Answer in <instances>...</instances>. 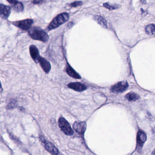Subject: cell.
Masks as SVG:
<instances>
[{"instance_id": "obj_1", "label": "cell", "mask_w": 155, "mask_h": 155, "mask_svg": "<svg viewBox=\"0 0 155 155\" xmlns=\"http://www.w3.org/2000/svg\"><path fill=\"white\" fill-rule=\"evenodd\" d=\"M28 34L32 39L42 42H47L49 40V35L42 28L33 27L28 30Z\"/></svg>"}, {"instance_id": "obj_2", "label": "cell", "mask_w": 155, "mask_h": 155, "mask_svg": "<svg viewBox=\"0 0 155 155\" xmlns=\"http://www.w3.org/2000/svg\"><path fill=\"white\" fill-rule=\"evenodd\" d=\"M69 14L67 13H62L58 15L50 23L48 26V30L51 31L57 28L67 21L69 19Z\"/></svg>"}, {"instance_id": "obj_3", "label": "cell", "mask_w": 155, "mask_h": 155, "mask_svg": "<svg viewBox=\"0 0 155 155\" xmlns=\"http://www.w3.org/2000/svg\"><path fill=\"white\" fill-rule=\"evenodd\" d=\"M58 125L62 131L66 135L72 136L73 134V131L65 118L60 117L58 120Z\"/></svg>"}, {"instance_id": "obj_4", "label": "cell", "mask_w": 155, "mask_h": 155, "mask_svg": "<svg viewBox=\"0 0 155 155\" xmlns=\"http://www.w3.org/2000/svg\"><path fill=\"white\" fill-rule=\"evenodd\" d=\"M147 139V136L146 134L143 130H139L136 138V149L139 152H141Z\"/></svg>"}, {"instance_id": "obj_5", "label": "cell", "mask_w": 155, "mask_h": 155, "mask_svg": "<svg viewBox=\"0 0 155 155\" xmlns=\"http://www.w3.org/2000/svg\"><path fill=\"white\" fill-rule=\"evenodd\" d=\"M33 23V21L32 20L30 19L14 21L12 23L15 26L25 31H28L32 27Z\"/></svg>"}, {"instance_id": "obj_6", "label": "cell", "mask_w": 155, "mask_h": 155, "mask_svg": "<svg viewBox=\"0 0 155 155\" xmlns=\"http://www.w3.org/2000/svg\"><path fill=\"white\" fill-rule=\"evenodd\" d=\"M128 84L127 81H124L118 82L111 87V91L113 93H123L127 89Z\"/></svg>"}, {"instance_id": "obj_7", "label": "cell", "mask_w": 155, "mask_h": 155, "mask_svg": "<svg viewBox=\"0 0 155 155\" xmlns=\"http://www.w3.org/2000/svg\"><path fill=\"white\" fill-rule=\"evenodd\" d=\"M41 142L44 146L46 150L52 155H58L59 152L57 148L51 142L45 140L43 137H40Z\"/></svg>"}, {"instance_id": "obj_8", "label": "cell", "mask_w": 155, "mask_h": 155, "mask_svg": "<svg viewBox=\"0 0 155 155\" xmlns=\"http://www.w3.org/2000/svg\"><path fill=\"white\" fill-rule=\"evenodd\" d=\"M74 129L76 133L80 135H83L84 134L86 129V124L85 122H76L74 124Z\"/></svg>"}, {"instance_id": "obj_9", "label": "cell", "mask_w": 155, "mask_h": 155, "mask_svg": "<svg viewBox=\"0 0 155 155\" xmlns=\"http://www.w3.org/2000/svg\"><path fill=\"white\" fill-rule=\"evenodd\" d=\"M29 51H30L31 58H32L33 61L35 63H38L39 58L41 57L38 48L34 45H32L29 47Z\"/></svg>"}, {"instance_id": "obj_10", "label": "cell", "mask_w": 155, "mask_h": 155, "mask_svg": "<svg viewBox=\"0 0 155 155\" xmlns=\"http://www.w3.org/2000/svg\"><path fill=\"white\" fill-rule=\"evenodd\" d=\"M38 63L39 64L43 71L46 74L50 72L51 70V65L50 62L45 58L41 56L38 61Z\"/></svg>"}, {"instance_id": "obj_11", "label": "cell", "mask_w": 155, "mask_h": 155, "mask_svg": "<svg viewBox=\"0 0 155 155\" xmlns=\"http://www.w3.org/2000/svg\"><path fill=\"white\" fill-rule=\"evenodd\" d=\"M68 87L69 88H71L75 91H77V92H82V91H84L87 88L85 84H82V83H78V82L70 83V84H68Z\"/></svg>"}, {"instance_id": "obj_12", "label": "cell", "mask_w": 155, "mask_h": 155, "mask_svg": "<svg viewBox=\"0 0 155 155\" xmlns=\"http://www.w3.org/2000/svg\"><path fill=\"white\" fill-rule=\"evenodd\" d=\"M11 12L10 6L0 4V17L3 19H6L9 17Z\"/></svg>"}, {"instance_id": "obj_13", "label": "cell", "mask_w": 155, "mask_h": 155, "mask_svg": "<svg viewBox=\"0 0 155 155\" xmlns=\"http://www.w3.org/2000/svg\"><path fill=\"white\" fill-rule=\"evenodd\" d=\"M66 72L68 75L71 77L76 79H81L80 75L75 71L70 66V64L67 63L66 66Z\"/></svg>"}, {"instance_id": "obj_14", "label": "cell", "mask_w": 155, "mask_h": 155, "mask_svg": "<svg viewBox=\"0 0 155 155\" xmlns=\"http://www.w3.org/2000/svg\"><path fill=\"white\" fill-rule=\"evenodd\" d=\"M125 97L130 102H134L138 100L140 98V97L137 94L133 92H130L128 93L125 96Z\"/></svg>"}, {"instance_id": "obj_15", "label": "cell", "mask_w": 155, "mask_h": 155, "mask_svg": "<svg viewBox=\"0 0 155 155\" xmlns=\"http://www.w3.org/2000/svg\"><path fill=\"white\" fill-rule=\"evenodd\" d=\"M95 19L98 23V24L102 25L103 27H104V28H107V24H106V21L102 16L96 15L95 17Z\"/></svg>"}, {"instance_id": "obj_16", "label": "cell", "mask_w": 155, "mask_h": 155, "mask_svg": "<svg viewBox=\"0 0 155 155\" xmlns=\"http://www.w3.org/2000/svg\"><path fill=\"white\" fill-rule=\"evenodd\" d=\"M17 107H18L17 105V101L14 99H11L6 106V108L8 110L14 109Z\"/></svg>"}, {"instance_id": "obj_17", "label": "cell", "mask_w": 155, "mask_h": 155, "mask_svg": "<svg viewBox=\"0 0 155 155\" xmlns=\"http://www.w3.org/2000/svg\"><path fill=\"white\" fill-rule=\"evenodd\" d=\"M146 32L148 35H153L155 33V25L154 24L149 25L146 28Z\"/></svg>"}, {"instance_id": "obj_18", "label": "cell", "mask_w": 155, "mask_h": 155, "mask_svg": "<svg viewBox=\"0 0 155 155\" xmlns=\"http://www.w3.org/2000/svg\"><path fill=\"white\" fill-rule=\"evenodd\" d=\"M14 8L15 11L20 12H22L24 9V6L22 3L17 2L14 4Z\"/></svg>"}, {"instance_id": "obj_19", "label": "cell", "mask_w": 155, "mask_h": 155, "mask_svg": "<svg viewBox=\"0 0 155 155\" xmlns=\"http://www.w3.org/2000/svg\"><path fill=\"white\" fill-rule=\"evenodd\" d=\"M103 6L105 8L111 10H115V9H117L119 7V5H118L111 4H109V3H105L104 4Z\"/></svg>"}, {"instance_id": "obj_20", "label": "cell", "mask_w": 155, "mask_h": 155, "mask_svg": "<svg viewBox=\"0 0 155 155\" xmlns=\"http://www.w3.org/2000/svg\"><path fill=\"white\" fill-rule=\"evenodd\" d=\"M83 4V3L81 2H76L72 3L70 5L71 6L73 7H76L77 6H80Z\"/></svg>"}, {"instance_id": "obj_21", "label": "cell", "mask_w": 155, "mask_h": 155, "mask_svg": "<svg viewBox=\"0 0 155 155\" xmlns=\"http://www.w3.org/2000/svg\"><path fill=\"white\" fill-rule=\"evenodd\" d=\"M42 2L43 0H33V3L34 4H42Z\"/></svg>"}, {"instance_id": "obj_22", "label": "cell", "mask_w": 155, "mask_h": 155, "mask_svg": "<svg viewBox=\"0 0 155 155\" xmlns=\"http://www.w3.org/2000/svg\"><path fill=\"white\" fill-rule=\"evenodd\" d=\"M7 2H9L10 3L14 4L15 3L17 2V0H6Z\"/></svg>"}, {"instance_id": "obj_23", "label": "cell", "mask_w": 155, "mask_h": 155, "mask_svg": "<svg viewBox=\"0 0 155 155\" xmlns=\"http://www.w3.org/2000/svg\"><path fill=\"white\" fill-rule=\"evenodd\" d=\"M3 89L2 86V83L0 81V93H2L3 92Z\"/></svg>"}]
</instances>
